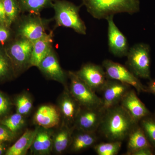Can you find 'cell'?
Returning a JSON list of instances; mask_svg holds the SVG:
<instances>
[{
    "label": "cell",
    "instance_id": "277c9868",
    "mask_svg": "<svg viewBox=\"0 0 155 155\" xmlns=\"http://www.w3.org/2000/svg\"><path fill=\"white\" fill-rule=\"evenodd\" d=\"M33 42L17 36L5 48L17 77L30 68Z\"/></svg>",
    "mask_w": 155,
    "mask_h": 155
},
{
    "label": "cell",
    "instance_id": "d6a6232c",
    "mask_svg": "<svg viewBox=\"0 0 155 155\" xmlns=\"http://www.w3.org/2000/svg\"><path fill=\"white\" fill-rule=\"evenodd\" d=\"M0 25H5L8 26L7 25V18H6L5 12L4 9V5H3L2 0H0Z\"/></svg>",
    "mask_w": 155,
    "mask_h": 155
},
{
    "label": "cell",
    "instance_id": "f546056e",
    "mask_svg": "<svg viewBox=\"0 0 155 155\" xmlns=\"http://www.w3.org/2000/svg\"><path fill=\"white\" fill-rule=\"evenodd\" d=\"M12 105L8 97L0 91V121L8 116Z\"/></svg>",
    "mask_w": 155,
    "mask_h": 155
},
{
    "label": "cell",
    "instance_id": "1f68e13d",
    "mask_svg": "<svg viewBox=\"0 0 155 155\" xmlns=\"http://www.w3.org/2000/svg\"><path fill=\"white\" fill-rule=\"evenodd\" d=\"M10 27L5 25H0V43L8 41L11 37Z\"/></svg>",
    "mask_w": 155,
    "mask_h": 155
},
{
    "label": "cell",
    "instance_id": "6da1fadb",
    "mask_svg": "<svg viewBox=\"0 0 155 155\" xmlns=\"http://www.w3.org/2000/svg\"><path fill=\"white\" fill-rule=\"evenodd\" d=\"M135 122L120 104L105 112L100 131L110 141H121L127 138L137 125Z\"/></svg>",
    "mask_w": 155,
    "mask_h": 155
},
{
    "label": "cell",
    "instance_id": "d4e9b609",
    "mask_svg": "<svg viewBox=\"0 0 155 155\" xmlns=\"http://www.w3.org/2000/svg\"><path fill=\"white\" fill-rule=\"evenodd\" d=\"M14 76V69L5 48L0 46V82Z\"/></svg>",
    "mask_w": 155,
    "mask_h": 155
},
{
    "label": "cell",
    "instance_id": "603a6c76",
    "mask_svg": "<svg viewBox=\"0 0 155 155\" xmlns=\"http://www.w3.org/2000/svg\"><path fill=\"white\" fill-rule=\"evenodd\" d=\"M55 0H18L21 12L40 15L46 8L52 7Z\"/></svg>",
    "mask_w": 155,
    "mask_h": 155
},
{
    "label": "cell",
    "instance_id": "e575fe53",
    "mask_svg": "<svg viewBox=\"0 0 155 155\" xmlns=\"http://www.w3.org/2000/svg\"><path fill=\"white\" fill-rule=\"evenodd\" d=\"M146 89L147 91L155 94V80L151 81L149 83L148 86L146 87Z\"/></svg>",
    "mask_w": 155,
    "mask_h": 155
},
{
    "label": "cell",
    "instance_id": "ffe728a7",
    "mask_svg": "<svg viewBox=\"0 0 155 155\" xmlns=\"http://www.w3.org/2000/svg\"><path fill=\"white\" fill-rule=\"evenodd\" d=\"M97 140L96 132H87L75 129L69 150L78 153L94 146Z\"/></svg>",
    "mask_w": 155,
    "mask_h": 155
},
{
    "label": "cell",
    "instance_id": "d590c367",
    "mask_svg": "<svg viewBox=\"0 0 155 155\" xmlns=\"http://www.w3.org/2000/svg\"><path fill=\"white\" fill-rule=\"evenodd\" d=\"M8 149L6 143H0V155L5 154L6 151Z\"/></svg>",
    "mask_w": 155,
    "mask_h": 155
},
{
    "label": "cell",
    "instance_id": "9c48e42d",
    "mask_svg": "<svg viewBox=\"0 0 155 155\" xmlns=\"http://www.w3.org/2000/svg\"><path fill=\"white\" fill-rule=\"evenodd\" d=\"M104 113L101 107H81L74 124L75 129L87 132H96L101 123Z\"/></svg>",
    "mask_w": 155,
    "mask_h": 155
},
{
    "label": "cell",
    "instance_id": "ba28073f",
    "mask_svg": "<svg viewBox=\"0 0 155 155\" xmlns=\"http://www.w3.org/2000/svg\"><path fill=\"white\" fill-rule=\"evenodd\" d=\"M50 21L42 18L40 15L30 14L23 18L17 27V35L34 42L46 33Z\"/></svg>",
    "mask_w": 155,
    "mask_h": 155
},
{
    "label": "cell",
    "instance_id": "4fadbf2b",
    "mask_svg": "<svg viewBox=\"0 0 155 155\" xmlns=\"http://www.w3.org/2000/svg\"><path fill=\"white\" fill-rule=\"evenodd\" d=\"M114 16L106 19L108 22V40L109 51L116 57H125L129 51V45L125 35L114 22Z\"/></svg>",
    "mask_w": 155,
    "mask_h": 155
},
{
    "label": "cell",
    "instance_id": "3957f363",
    "mask_svg": "<svg viewBox=\"0 0 155 155\" xmlns=\"http://www.w3.org/2000/svg\"><path fill=\"white\" fill-rule=\"evenodd\" d=\"M52 8L57 26L71 28L79 34H86V25L79 15L80 6L66 0H55Z\"/></svg>",
    "mask_w": 155,
    "mask_h": 155
},
{
    "label": "cell",
    "instance_id": "836d02e7",
    "mask_svg": "<svg viewBox=\"0 0 155 155\" xmlns=\"http://www.w3.org/2000/svg\"><path fill=\"white\" fill-rule=\"evenodd\" d=\"M153 153L150 147L143 148L134 152L131 155H152Z\"/></svg>",
    "mask_w": 155,
    "mask_h": 155
},
{
    "label": "cell",
    "instance_id": "2e32d148",
    "mask_svg": "<svg viewBox=\"0 0 155 155\" xmlns=\"http://www.w3.org/2000/svg\"><path fill=\"white\" fill-rule=\"evenodd\" d=\"M37 126L36 134L30 149L34 155H49L53 151V134L54 128Z\"/></svg>",
    "mask_w": 155,
    "mask_h": 155
},
{
    "label": "cell",
    "instance_id": "ac0fdd59",
    "mask_svg": "<svg viewBox=\"0 0 155 155\" xmlns=\"http://www.w3.org/2000/svg\"><path fill=\"white\" fill-rule=\"evenodd\" d=\"M54 130L53 134V151L56 155H62L69 150L72 142L75 127L61 122Z\"/></svg>",
    "mask_w": 155,
    "mask_h": 155
},
{
    "label": "cell",
    "instance_id": "83f0119b",
    "mask_svg": "<svg viewBox=\"0 0 155 155\" xmlns=\"http://www.w3.org/2000/svg\"><path fill=\"white\" fill-rule=\"evenodd\" d=\"M122 141H110L94 145V149L98 155H116L122 147Z\"/></svg>",
    "mask_w": 155,
    "mask_h": 155
},
{
    "label": "cell",
    "instance_id": "5bb4252c",
    "mask_svg": "<svg viewBox=\"0 0 155 155\" xmlns=\"http://www.w3.org/2000/svg\"><path fill=\"white\" fill-rule=\"evenodd\" d=\"M57 103L61 113V122L73 127L81 106L69 92L68 87H64Z\"/></svg>",
    "mask_w": 155,
    "mask_h": 155
},
{
    "label": "cell",
    "instance_id": "484cf974",
    "mask_svg": "<svg viewBox=\"0 0 155 155\" xmlns=\"http://www.w3.org/2000/svg\"><path fill=\"white\" fill-rule=\"evenodd\" d=\"M33 99L30 94L23 92L17 95L14 101L16 112L26 116L30 114L33 108Z\"/></svg>",
    "mask_w": 155,
    "mask_h": 155
},
{
    "label": "cell",
    "instance_id": "7c38bea8",
    "mask_svg": "<svg viewBox=\"0 0 155 155\" xmlns=\"http://www.w3.org/2000/svg\"><path fill=\"white\" fill-rule=\"evenodd\" d=\"M37 68L47 78L58 81L68 87V73L63 70L53 48L38 64Z\"/></svg>",
    "mask_w": 155,
    "mask_h": 155
},
{
    "label": "cell",
    "instance_id": "4316f807",
    "mask_svg": "<svg viewBox=\"0 0 155 155\" xmlns=\"http://www.w3.org/2000/svg\"><path fill=\"white\" fill-rule=\"evenodd\" d=\"M3 5L5 12L7 25L10 27L15 22L21 12L18 0H2Z\"/></svg>",
    "mask_w": 155,
    "mask_h": 155
},
{
    "label": "cell",
    "instance_id": "8992f818",
    "mask_svg": "<svg viewBox=\"0 0 155 155\" xmlns=\"http://www.w3.org/2000/svg\"><path fill=\"white\" fill-rule=\"evenodd\" d=\"M68 76L70 80L68 86L69 92L81 107H101V98L78 76L75 72L69 71Z\"/></svg>",
    "mask_w": 155,
    "mask_h": 155
},
{
    "label": "cell",
    "instance_id": "5b68a950",
    "mask_svg": "<svg viewBox=\"0 0 155 155\" xmlns=\"http://www.w3.org/2000/svg\"><path fill=\"white\" fill-rule=\"evenodd\" d=\"M150 46L143 43L136 44L128 51L126 66L137 77L150 78Z\"/></svg>",
    "mask_w": 155,
    "mask_h": 155
},
{
    "label": "cell",
    "instance_id": "9a60e30c",
    "mask_svg": "<svg viewBox=\"0 0 155 155\" xmlns=\"http://www.w3.org/2000/svg\"><path fill=\"white\" fill-rule=\"evenodd\" d=\"M33 122L37 126L46 128H55L62 119L58 106L50 104L40 106L34 115Z\"/></svg>",
    "mask_w": 155,
    "mask_h": 155
},
{
    "label": "cell",
    "instance_id": "52a82bcc",
    "mask_svg": "<svg viewBox=\"0 0 155 155\" xmlns=\"http://www.w3.org/2000/svg\"><path fill=\"white\" fill-rule=\"evenodd\" d=\"M102 66L108 79L118 81L133 87L138 94L147 91L146 87L143 86L138 78L127 67L108 59L103 61Z\"/></svg>",
    "mask_w": 155,
    "mask_h": 155
},
{
    "label": "cell",
    "instance_id": "4dcf8cb0",
    "mask_svg": "<svg viewBox=\"0 0 155 155\" xmlns=\"http://www.w3.org/2000/svg\"><path fill=\"white\" fill-rule=\"evenodd\" d=\"M16 134L9 130L8 127L0 123V143L11 142L16 138Z\"/></svg>",
    "mask_w": 155,
    "mask_h": 155
},
{
    "label": "cell",
    "instance_id": "7402d4cb",
    "mask_svg": "<svg viewBox=\"0 0 155 155\" xmlns=\"http://www.w3.org/2000/svg\"><path fill=\"white\" fill-rule=\"evenodd\" d=\"M127 138L128 142L126 155H131L134 152L143 148L151 147L142 128L137 125L131 130Z\"/></svg>",
    "mask_w": 155,
    "mask_h": 155
},
{
    "label": "cell",
    "instance_id": "7a4b0ae2",
    "mask_svg": "<svg viewBox=\"0 0 155 155\" xmlns=\"http://www.w3.org/2000/svg\"><path fill=\"white\" fill-rule=\"evenodd\" d=\"M87 12L97 19H106L119 13L133 14L140 10L139 0H82Z\"/></svg>",
    "mask_w": 155,
    "mask_h": 155
},
{
    "label": "cell",
    "instance_id": "44dd1931",
    "mask_svg": "<svg viewBox=\"0 0 155 155\" xmlns=\"http://www.w3.org/2000/svg\"><path fill=\"white\" fill-rule=\"evenodd\" d=\"M37 126L35 129H26L21 137L13 145L8 148L5 155H25L29 150L36 134Z\"/></svg>",
    "mask_w": 155,
    "mask_h": 155
},
{
    "label": "cell",
    "instance_id": "8fae6325",
    "mask_svg": "<svg viewBox=\"0 0 155 155\" xmlns=\"http://www.w3.org/2000/svg\"><path fill=\"white\" fill-rule=\"evenodd\" d=\"M131 86L118 81L108 79L103 88L101 109L104 112L120 104Z\"/></svg>",
    "mask_w": 155,
    "mask_h": 155
},
{
    "label": "cell",
    "instance_id": "30bf717a",
    "mask_svg": "<svg viewBox=\"0 0 155 155\" xmlns=\"http://www.w3.org/2000/svg\"><path fill=\"white\" fill-rule=\"evenodd\" d=\"M75 73L95 92L102 91L108 79L103 66L92 63L84 64Z\"/></svg>",
    "mask_w": 155,
    "mask_h": 155
},
{
    "label": "cell",
    "instance_id": "e0dca14e",
    "mask_svg": "<svg viewBox=\"0 0 155 155\" xmlns=\"http://www.w3.org/2000/svg\"><path fill=\"white\" fill-rule=\"evenodd\" d=\"M120 104L137 123L149 114V111L139 99L135 91L131 89L123 97Z\"/></svg>",
    "mask_w": 155,
    "mask_h": 155
},
{
    "label": "cell",
    "instance_id": "cb8c5ba5",
    "mask_svg": "<svg viewBox=\"0 0 155 155\" xmlns=\"http://www.w3.org/2000/svg\"><path fill=\"white\" fill-rule=\"evenodd\" d=\"M0 123L17 135L25 128L26 121L25 116L16 112L15 114L6 116L0 121Z\"/></svg>",
    "mask_w": 155,
    "mask_h": 155
},
{
    "label": "cell",
    "instance_id": "d6986e66",
    "mask_svg": "<svg viewBox=\"0 0 155 155\" xmlns=\"http://www.w3.org/2000/svg\"><path fill=\"white\" fill-rule=\"evenodd\" d=\"M53 33L51 31L33 42L30 67H37L41 61L53 48Z\"/></svg>",
    "mask_w": 155,
    "mask_h": 155
},
{
    "label": "cell",
    "instance_id": "f1b7e54d",
    "mask_svg": "<svg viewBox=\"0 0 155 155\" xmlns=\"http://www.w3.org/2000/svg\"><path fill=\"white\" fill-rule=\"evenodd\" d=\"M142 129L153 144H155V122L150 119H144L142 121Z\"/></svg>",
    "mask_w": 155,
    "mask_h": 155
}]
</instances>
